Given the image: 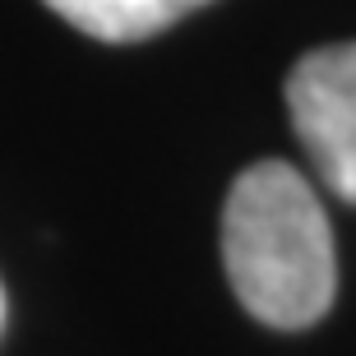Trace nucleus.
<instances>
[{
    "mask_svg": "<svg viewBox=\"0 0 356 356\" xmlns=\"http://www.w3.org/2000/svg\"><path fill=\"white\" fill-rule=\"evenodd\" d=\"M222 264L236 301L268 329H310L338 291L329 213L287 162H254L222 209Z\"/></svg>",
    "mask_w": 356,
    "mask_h": 356,
    "instance_id": "f257e3e1",
    "label": "nucleus"
},
{
    "mask_svg": "<svg viewBox=\"0 0 356 356\" xmlns=\"http://www.w3.org/2000/svg\"><path fill=\"white\" fill-rule=\"evenodd\" d=\"M287 111L319 181L356 204V42L319 47L287 74Z\"/></svg>",
    "mask_w": 356,
    "mask_h": 356,
    "instance_id": "f03ea898",
    "label": "nucleus"
},
{
    "mask_svg": "<svg viewBox=\"0 0 356 356\" xmlns=\"http://www.w3.org/2000/svg\"><path fill=\"white\" fill-rule=\"evenodd\" d=\"M42 5L97 42H144L181 24L209 0H42Z\"/></svg>",
    "mask_w": 356,
    "mask_h": 356,
    "instance_id": "7ed1b4c3",
    "label": "nucleus"
},
{
    "mask_svg": "<svg viewBox=\"0 0 356 356\" xmlns=\"http://www.w3.org/2000/svg\"><path fill=\"white\" fill-rule=\"evenodd\" d=\"M0 324H5V291H0Z\"/></svg>",
    "mask_w": 356,
    "mask_h": 356,
    "instance_id": "20e7f679",
    "label": "nucleus"
}]
</instances>
